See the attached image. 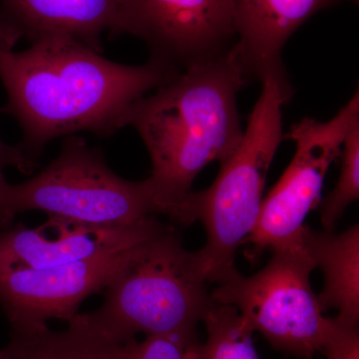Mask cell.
<instances>
[{
  "mask_svg": "<svg viewBox=\"0 0 359 359\" xmlns=\"http://www.w3.org/2000/svg\"><path fill=\"white\" fill-rule=\"evenodd\" d=\"M168 226L155 216L138 224L95 228L49 217L35 229L22 224L0 230V271L52 268L150 240Z\"/></svg>",
  "mask_w": 359,
  "mask_h": 359,
  "instance_id": "10",
  "label": "cell"
},
{
  "mask_svg": "<svg viewBox=\"0 0 359 359\" xmlns=\"http://www.w3.org/2000/svg\"><path fill=\"white\" fill-rule=\"evenodd\" d=\"M123 346L92 327L79 313L62 332H52L47 325L11 332L6 346L11 359H120Z\"/></svg>",
  "mask_w": 359,
  "mask_h": 359,
  "instance_id": "14",
  "label": "cell"
},
{
  "mask_svg": "<svg viewBox=\"0 0 359 359\" xmlns=\"http://www.w3.org/2000/svg\"><path fill=\"white\" fill-rule=\"evenodd\" d=\"M180 72L153 58L143 65H120L77 40L47 37L25 51L0 48L7 93L0 112L18 122V146L39 162L45 146L58 137L114 134L132 104Z\"/></svg>",
  "mask_w": 359,
  "mask_h": 359,
  "instance_id": "1",
  "label": "cell"
},
{
  "mask_svg": "<svg viewBox=\"0 0 359 359\" xmlns=\"http://www.w3.org/2000/svg\"><path fill=\"white\" fill-rule=\"evenodd\" d=\"M194 252L178 231L167 226L139 245L121 273L105 290L102 306L79 313L92 327L119 344L135 335H196L214 304Z\"/></svg>",
  "mask_w": 359,
  "mask_h": 359,
  "instance_id": "5",
  "label": "cell"
},
{
  "mask_svg": "<svg viewBox=\"0 0 359 359\" xmlns=\"http://www.w3.org/2000/svg\"><path fill=\"white\" fill-rule=\"evenodd\" d=\"M247 78L233 46L224 55L181 71L130 106L132 126L152 161L150 179L177 221L194 180L210 163L223 162L242 140L238 94Z\"/></svg>",
  "mask_w": 359,
  "mask_h": 359,
  "instance_id": "2",
  "label": "cell"
},
{
  "mask_svg": "<svg viewBox=\"0 0 359 359\" xmlns=\"http://www.w3.org/2000/svg\"><path fill=\"white\" fill-rule=\"evenodd\" d=\"M359 120L358 91L327 122L304 118L285 134L297 151L278 183L262 203L256 224L244 244L257 252L302 247L304 221L318 207L330 165L341 153L349 128Z\"/></svg>",
  "mask_w": 359,
  "mask_h": 359,
  "instance_id": "7",
  "label": "cell"
},
{
  "mask_svg": "<svg viewBox=\"0 0 359 359\" xmlns=\"http://www.w3.org/2000/svg\"><path fill=\"white\" fill-rule=\"evenodd\" d=\"M196 335H149L143 341L125 342L120 359H189Z\"/></svg>",
  "mask_w": 359,
  "mask_h": 359,
  "instance_id": "17",
  "label": "cell"
},
{
  "mask_svg": "<svg viewBox=\"0 0 359 359\" xmlns=\"http://www.w3.org/2000/svg\"><path fill=\"white\" fill-rule=\"evenodd\" d=\"M248 118L242 140L219 163L218 176L207 190L187 196L181 223L201 221L207 244L194 252L205 283L229 282L238 275L236 254L256 224L266 176L285 140L282 109L292 96L289 79L269 75Z\"/></svg>",
  "mask_w": 359,
  "mask_h": 359,
  "instance_id": "3",
  "label": "cell"
},
{
  "mask_svg": "<svg viewBox=\"0 0 359 359\" xmlns=\"http://www.w3.org/2000/svg\"><path fill=\"white\" fill-rule=\"evenodd\" d=\"M110 33L143 40L150 58L183 71L235 45L233 0H117Z\"/></svg>",
  "mask_w": 359,
  "mask_h": 359,
  "instance_id": "8",
  "label": "cell"
},
{
  "mask_svg": "<svg viewBox=\"0 0 359 359\" xmlns=\"http://www.w3.org/2000/svg\"><path fill=\"white\" fill-rule=\"evenodd\" d=\"M321 353L327 359H359L358 325L332 318Z\"/></svg>",
  "mask_w": 359,
  "mask_h": 359,
  "instance_id": "18",
  "label": "cell"
},
{
  "mask_svg": "<svg viewBox=\"0 0 359 359\" xmlns=\"http://www.w3.org/2000/svg\"><path fill=\"white\" fill-rule=\"evenodd\" d=\"M140 245L52 268L0 271V306L11 332L46 327L53 318L70 323L86 297L114 282Z\"/></svg>",
  "mask_w": 359,
  "mask_h": 359,
  "instance_id": "9",
  "label": "cell"
},
{
  "mask_svg": "<svg viewBox=\"0 0 359 359\" xmlns=\"http://www.w3.org/2000/svg\"><path fill=\"white\" fill-rule=\"evenodd\" d=\"M207 328L205 344H191L189 359H261L255 348L252 330L238 309L214 302L203 320Z\"/></svg>",
  "mask_w": 359,
  "mask_h": 359,
  "instance_id": "15",
  "label": "cell"
},
{
  "mask_svg": "<svg viewBox=\"0 0 359 359\" xmlns=\"http://www.w3.org/2000/svg\"><path fill=\"white\" fill-rule=\"evenodd\" d=\"M39 162L30 159L20 146H11L0 139V180L4 177L7 167H14L21 173L29 175L34 171Z\"/></svg>",
  "mask_w": 359,
  "mask_h": 359,
  "instance_id": "19",
  "label": "cell"
},
{
  "mask_svg": "<svg viewBox=\"0 0 359 359\" xmlns=\"http://www.w3.org/2000/svg\"><path fill=\"white\" fill-rule=\"evenodd\" d=\"M340 157L339 181L318 204L321 223L328 231L334 229L346 208L359 198V120L347 131Z\"/></svg>",
  "mask_w": 359,
  "mask_h": 359,
  "instance_id": "16",
  "label": "cell"
},
{
  "mask_svg": "<svg viewBox=\"0 0 359 359\" xmlns=\"http://www.w3.org/2000/svg\"><path fill=\"white\" fill-rule=\"evenodd\" d=\"M358 0H233L238 40L233 45L248 83L269 75L287 77L283 46L297 28L327 7Z\"/></svg>",
  "mask_w": 359,
  "mask_h": 359,
  "instance_id": "11",
  "label": "cell"
},
{
  "mask_svg": "<svg viewBox=\"0 0 359 359\" xmlns=\"http://www.w3.org/2000/svg\"><path fill=\"white\" fill-rule=\"evenodd\" d=\"M117 0H0V18L22 39L68 37L102 52Z\"/></svg>",
  "mask_w": 359,
  "mask_h": 359,
  "instance_id": "12",
  "label": "cell"
},
{
  "mask_svg": "<svg viewBox=\"0 0 359 359\" xmlns=\"http://www.w3.org/2000/svg\"><path fill=\"white\" fill-rule=\"evenodd\" d=\"M20 39V35L0 18V48L13 49Z\"/></svg>",
  "mask_w": 359,
  "mask_h": 359,
  "instance_id": "20",
  "label": "cell"
},
{
  "mask_svg": "<svg viewBox=\"0 0 359 359\" xmlns=\"http://www.w3.org/2000/svg\"><path fill=\"white\" fill-rule=\"evenodd\" d=\"M271 252L259 273L249 278L238 273L210 295L237 309L252 332H261L273 348L311 359L321 353L332 325L311 289L316 264L304 245Z\"/></svg>",
  "mask_w": 359,
  "mask_h": 359,
  "instance_id": "6",
  "label": "cell"
},
{
  "mask_svg": "<svg viewBox=\"0 0 359 359\" xmlns=\"http://www.w3.org/2000/svg\"><path fill=\"white\" fill-rule=\"evenodd\" d=\"M42 211L48 217L95 228L138 224L170 205L152 180L131 182L115 174L99 149L84 138L66 137L57 157L25 183L0 180V230L21 212Z\"/></svg>",
  "mask_w": 359,
  "mask_h": 359,
  "instance_id": "4",
  "label": "cell"
},
{
  "mask_svg": "<svg viewBox=\"0 0 359 359\" xmlns=\"http://www.w3.org/2000/svg\"><path fill=\"white\" fill-rule=\"evenodd\" d=\"M0 359H11L9 351L6 346L4 348L0 349Z\"/></svg>",
  "mask_w": 359,
  "mask_h": 359,
  "instance_id": "21",
  "label": "cell"
},
{
  "mask_svg": "<svg viewBox=\"0 0 359 359\" xmlns=\"http://www.w3.org/2000/svg\"><path fill=\"white\" fill-rule=\"evenodd\" d=\"M302 244L316 266L323 271V287L316 295L323 313L337 309L340 320L358 325V224L339 235L306 226Z\"/></svg>",
  "mask_w": 359,
  "mask_h": 359,
  "instance_id": "13",
  "label": "cell"
}]
</instances>
